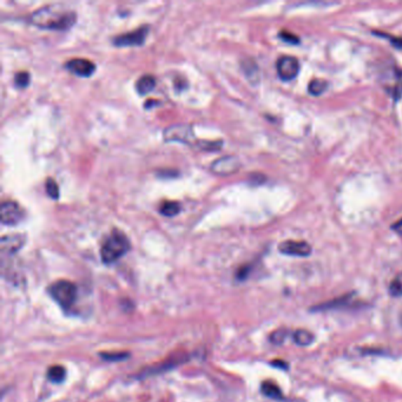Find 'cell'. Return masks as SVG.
I'll list each match as a JSON object with an SVG mask.
<instances>
[{"label": "cell", "instance_id": "e0dca14e", "mask_svg": "<svg viewBox=\"0 0 402 402\" xmlns=\"http://www.w3.org/2000/svg\"><path fill=\"white\" fill-rule=\"evenodd\" d=\"M65 373L67 372L62 366H52L48 372V380L52 382H62L65 379Z\"/></svg>", "mask_w": 402, "mask_h": 402}, {"label": "cell", "instance_id": "8fae6325", "mask_svg": "<svg viewBox=\"0 0 402 402\" xmlns=\"http://www.w3.org/2000/svg\"><path fill=\"white\" fill-rule=\"evenodd\" d=\"M65 67L81 77H89L96 69L95 64L86 58H71L65 63Z\"/></svg>", "mask_w": 402, "mask_h": 402}, {"label": "cell", "instance_id": "277c9868", "mask_svg": "<svg viewBox=\"0 0 402 402\" xmlns=\"http://www.w3.org/2000/svg\"><path fill=\"white\" fill-rule=\"evenodd\" d=\"M163 137L168 142H180L192 145H195L197 142L192 131V126L189 124H175L168 126L163 133Z\"/></svg>", "mask_w": 402, "mask_h": 402}, {"label": "cell", "instance_id": "7402d4cb", "mask_svg": "<svg viewBox=\"0 0 402 402\" xmlns=\"http://www.w3.org/2000/svg\"><path fill=\"white\" fill-rule=\"evenodd\" d=\"M100 356L105 359L107 361H121V360L128 358L129 354L128 353H110V354L109 353H102Z\"/></svg>", "mask_w": 402, "mask_h": 402}, {"label": "cell", "instance_id": "ac0fdd59", "mask_svg": "<svg viewBox=\"0 0 402 402\" xmlns=\"http://www.w3.org/2000/svg\"><path fill=\"white\" fill-rule=\"evenodd\" d=\"M261 389H262L263 394L268 396V398H280L282 396L280 388L276 384H273V382H264Z\"/></svg>", "mask_w": 402, "mask_h": 402}, {"label": "cell", "instance_id": "7c38bea8", "mask_svg": "<svg viewBox=\"0 0 402 402\" xmlns=\"http://www.w3.org/2000/svg\"><path fill=\"white\" fill-rule=\"evenodd\" d=\"M25 242V236L22 234H13V235H5L1 237V251L3 253H15L22 248Z\"/></svg>", "mask_w": 402, "mask_h": 402}, {"label": "cell", "instance_id": "4fadbf2b", "mask_svg": "<svg viewBox=\"0 0 402 402\" xmlns=\"http://www.w3.org/2000/svg\"><path fill=\"white\" fill-rule=\"evenodd\" d=\"M156 85V78L152 74H145L140 76L136 81L137 93L140 95H147L150 93Z\"/></svg>", "mask_w": 402, "mask_h": 402}, {"label": "cell", "instance_id": "cb8c5ba5", "mask_svg": "<svg viewBox=\"0 0 402 402\" xmlns=\"http://www.w3.org/2000/svg\"><path fill=\"white\" fill-rule=\"evenodd\" d=\"M281 38L283 39V41H289V43H297L299 41V37H296V36H293V34H289V32H281Z\"/></svg>", "mask_w": 402, "mask_h": 402}, {"label": "cell", "instance_id": "6da1fadb", "mask_svg": "<svg viewBox=\"0 0 402 402\" xmlns=\"http://www.w3.org/2000/svg\"><path fill=\"white\" fill-rule=\"evenodd\" d=\"M77 13L62 4L45 5L30 15L31 24L45 30H69L74 25Z\"/></svg>", "mask_w": 402, "mask_h": 402}, {"label": "cell", "instance_id": "d4e9b609", "mask_svg": "<svg viewBox=\"0 0 402 402\" xmlns=\"http://www.w3.org/2000/svg\"><path fill=\"white\" fill-rule=\"evenodd\" d=\"M400 322H401V325H402V313H401V315H400Z\"/></svg>", "mask_w": 402, "mask_h": 402}, {"label": "cell", "instance_id": "d6986e66", "mask_svg": "<svg viewBox=\"0 0 402 402\" xmlns=\"http://www.w3.org/2000/svg\"><path fill=\"white\" fill-rule=\"evenodd\" d=\"M389 294L393 297H401L402 296V272L391 280L389 284Z\"/></svg>", "mask_w": 402, "mask_h": 402}, {"label": "cell", "instance_id": "9c48e42d", "mask_svg": "<svg viewBox=\"0 0 402 402\" xmlns=\"http://www.w3.org/2000/svg\"><path fill=\"white\" fill-rule=\"evenodd\" d=\"M211 171L214 174L221 175V176H228V175L236 173L240 168V161L234 156H225L216 159L211 164Z\"/></svg>", "mask_w": 402, "mask_h": 402}, {"label": "cell", "instance_id": "603a6c76", "mask_svg": "<svg viewBox=\"0 0 402 402\" xmlns=\"http://www.w3.org/2000/svg\"><path fill=\"white\" fill-rule=\"evenodd\" d=\"M286 336H287L286 330H283V329H279V330H276V332H274L273 334H272V336H270V341L275 343V344H281V343H283Z\"/></svg>", "mask_w": 402, "mask_h": 402}, {"label": "cell", "instance_id": "9a60e30c", "mask_svg": "<svg viewBox=\"0 0 402 402\" xmlns=\"http://www.w3.org/2000/svg\"><path fill=\"white\" fill-rule=\"evenodd\" d=\"M180 211H181V206L175 201H164L159 206V213L164 216H168V217H173L175 215H177Z\"/></svg>", "mask_w": 402, "mask_h": 402}, {"label": "cell", "instance_id": "3957f363", "mask_svg": "<svg viewBox=\"0 0 402 402\" xmlns=\"http://www.w3.org/2000/svg\"><path fill=\"white\" fill-rule=\"evenodd\" d=\"M52 299L63 308H70L74 304L77 289L72 282L67 280L55 281L48 287Z\"/></svg>", "mask_w": 402, "mask_h": 402}, {"label": "cell", "instance_id": "44dd1931", "mask_svg": "<svg viewBox=\"0 0 402 402\" xmlns=\"http://www.w3.org/2000/svg\"><path fill=\"white\" fill-rule=\"evenodd\" d=\"M15 85H18L19 88H25L26 85L30 83V74L25 71L17 72L15 76Z\"/></svg>", "mask_w": 402, "mask_h": 402}, {"label": "cell", "instance_id": "5bb4252c", "mask_svg": "<svg viewBox=\"0 0 402 402\" xmlns=\"http://www.w3.org/2000/svg\"><path fill=\"white\" fill-rule=\"evenodd\" d=\"M293 340H294V342L297 344V346H301V347H307V346H310L311 343L314 342V337L313 334L311 333L308 332V330H304V329H299V330H296L294 333V335H293Z\"/></svg>", "mask_w": 402, "mask_h": 402}, {"label": "cell", "instance_id": "52a82bcc", "mask_svg": "<svg viewBox=\"0 0 402 402\" xmlns=\"http://www.w3.org/2000/svg\"><path fill=\"white\" fill-rule=\"evenodd\" d=\"M276 70L282 81H293L299 74V60L292 55H282L277 60Z\"/></svg>", "mask_w": 402, "mask_h": 402}, {"label": "cell", "instance_id": "30bf717a", "mask_svg": "<svg viewBox=\"0 0 402 402\" xmlns=\"http://www.w3.org/2000/svg\"><path fill=\"white\" fill-rule=\"evenodd\" d=\"M279 250L284 255L289 256H299V257H306L311 253L310 244L303 241H286L280 244Z\"/></svg>", "mask_w": 402, "mask_h": 402}, {"label": "cell", "instance_id": "ffe728a7", "mask_svg": "<svg viewBox=\"0 0 402 402\" xmlns=\"http://www.w3.org/2000/svg\"><path fill=\"white\" fill-rule=\"evenodd\" d=\"M45 188H46V192H48V195L51 199H58V197H60V189H58V185L51 177L46 178Z\"/></svg>", "mask_w": 402, "mask_h": 402}, {"label": "cell", "instance_id": "8992f818", "mask_svg": "<svg viewBox=\"0 0 402 402\" xmlns=\"http://www.w3.org/2000/svg\"><path fill=\"white\" fill-rule=\"evenodd\" d=\"M382 84L394 100H398L402 97V69L396 67L389 69L384 74Z\"/></svg>", "mask_w": 402, "mask_h": 402}, {"label": "cell", "instance_id": "7a4b0ae2", "mask_svg": "<svg viewBox=\"0 0 402 402\" xmlns=\"http://www.w3.org/2000/svg\"><path fill=\"white\" fill-rule=\"evenodd\" d=\"M130 249V242L128 237L119 232V229H114L110 235L104 240L100 248V257L105 264H111L126 254Z\"/></svg>", "mask_w": 402, "mask_h": 402}, {"label": "cell", "instance_id": "ba28073f", "mask_svg": "<svg viewBox=\"0 0 402 402\" xmlns=\"http://www.w3.org/2000/svg\"><path fill=\"white\" fill-rule=\"evenodd\" d=\"M149 34V26H140L137 30L130 31L126 34H119L114 38V44L117 46H137L145 43Z\"/></svg>", "mask_w": 402, "mask_h": 402}, {"label": "cell", "instance_id": "2e32d148", "mask_svg": "<svg viewBox=\"0 0 402 402\" xmlns=\"http://www.w3.org/2000/svg\"><path fill=\"white\" fill-rule=\"evenodd\" d=\"M326 89H327V81L319 79V78L310 81L309 86H308V91L313 96H320L321 93H325Z\"/></svg>", "mask_w": 402, "mask_h": 402}, {"label": "cell", "instance_id": "5b68a950", "mask_svg": "<svg viewBox=\"0 0 402 402\" xmlns=\"http://www.w3.org/2000/svg\"><path fill=\"white\" fill-rule=\"evenodd\" d=\"M25 213L15 201H4L0 207V220L3 225H15L22 221Z\"/></svg>", "mask_w": 402, "mask_h": 402}]
</instances>
